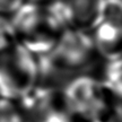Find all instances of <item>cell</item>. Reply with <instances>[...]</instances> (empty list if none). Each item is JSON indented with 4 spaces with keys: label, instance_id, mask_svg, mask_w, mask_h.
Instances as JSON below:
<instances>
[{
    "label": "cell",
    "instance_id": "cell-1",
    "mask_svg": "<svg viewBox=\"0 0 122 122\" xmlns=\"http://www.w3.org/2000/svg\"><path fill=\"white\" fill-rule=\"evenodd\" d=\"M16 41L37 57L48 54L66 30L72 28L61 0L49 4H26L10 16Z\"/></svg>",
    "mask_w": 122,
    "mask_h": 122
},
{
    "label": "cell",
    "instance_id": "cell-2",
    "mask_svg": "<svg viewBox=\"0 0 122 122\" xmlns=\"http://www.w3.org/2000/svg\"><path fill=\"white\" fill-rule=\"evenodd\" d=\"M41 81L61 87L59 79H68L83 74H92L91 70L103 59L96 50L91 30L70 28L61 35L54 48L39 57Z\"/></svg>",
    "mask_w": 122,
    "mask_h": 122
},
{
    "label": "cell",
    "instance_id": "cell-3",
    "mask_svg": "<svg viewBox=\"0 0 122 122\" xmlns=\"http://www.w3.org/2000/svg\"><path fill=\"white\" fill-rule=\"evenodd\" d=\"M61 98L77 122L112 118L109 93L97 75L83 74L61 85Z\"/></svg>",
    "mask_w": 122,
    "mask_h": 122
},
{
    "label": "cell",
    "instance_id": "cell-4",
    "mask_svg": "<svg viewBox=\"0 0 122 122\" xmlns=\"http://www.w3.org/2000/svg\"><path fill=\"white\" fill-rule=\"evenodd\" d=\"M41 81L39 57L16 43L0 54V98L17 102Z\"/></svg>",
    "mask_w": 122,
    "mask_h": 122
},
{
    "label": "cell",
    "instance_id": "cell-5",
    "mask_svg": "<svg viewBox=\"0 0 122 122\" xmlns=\"http://www.w3.org/2000/svg\"><path fill=\"white\" fill-rule=\"evenodd\" d=\"M91 34L104 61L122 58V0H106L100 20Z\"/></svg>",
    "mask_w": 122,
    "mask_h": 122
},
{
    "label": "cell",
    "instance_id": "cell-6",
    "mask_svg": "<svg viewBox=\"0 0 122 122\" xmlns=\"http://www.w3.org/2000/svg\"><path fill=\"white\" fill-rule=\"evenodd\" d=\"M96 75L109 93L112 118L122 122V58L103 61Z\"/></svg>",
    "mask_w": 122,
    "mask_h": 122
},
{
    "label": "cell",
    "instance_id": "cell-7",
    "mask_svg": "<svg viewBox=\"0 0 122 122\" xmlns=\"http://www.w3.org/2000/svg\"><path fill=\"white\" fill-rule=\"evenodd\" d=\"M69 14L72 28L92 30L97 22L106 0H61Z\"/></svg>",
    "mask_w": 122,
    "mask_h": 122
},
{
    "label": "cell",
    "instance_id": "cell-8",
    "mask_svg": "<svg viewBox=\"0 0 122 122\" xmlns=\"http://www.w3.org/2000/svg\"><path fill=\"white\" fill-rule=\"evenodd\" d=\"M30 122H77V120L67 110L60 95V98L57 102L43 110Z\"/></svg>",
    "mask_w": 122,
    "mask_h": 122
},
{
    "label": "cell",
    "instance_id": "cell-9",
    "mask_svg": "<svg viewBox=\"0 0 122 122\" xmlns=\"http://www.w3.org/2000/svg\"><path fill=\"white\" fill-rule=\"evenodd\" d=\"M17 43L15 28L10 16L0 14V54Z\"/></svg>",
    "mask_w": 122,
    "mask_h": 122
},
{
    "label": "cell",
    "instance_id": "cell-10",
    "mask_svg": "<svg viewBox=\"0 0 122 122\" xmlns=\"http://www.w3.org/2000/svg\"><path fill=\"white\" fill-rule=\"evenodd\" d=\"M0 122H27V120L17 102L0 98Z\"/></svg>",
    "mask_w": 122,
    "mask_h": 122
},
{
    "label": "cell",
    "instance_id": "cell-11",
    "mask_svg": "<svg viewBox=\"0 0 122 122\" xmlns=\"http://www.w3.org/2000/svg\"><path fill=\"white\" fill-rule=\"evenodd\" d=\"M25 4L26 0H0V14L11 16Z\"/></svg>",
    "mask_w": 122,
    "mask_h": 122
},
{
    "label": "cell",
    "instance_id": "cell-12",
    "mask_svg": "<svg viewBox=\"0 0 122 122\" xmlns=\"http://www.w3.org/2000/svg\"><path fill=\"white\" fill-rule=\"evenodd\" d=\"M92 122H118L114 118H109V119H102V120H96V121Z\"/></svg>",
    "mask_w": 122,
    "mask_h": 122
}]
</instances>
